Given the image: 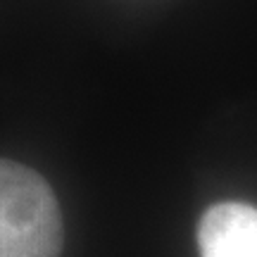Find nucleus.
I'll list each match as a JSON object with an SVG mask.
<instances>
[{
	"label": "nucleus",
	"mask_w": 257,
	"mask_h": 257,
	"mask_svg": "<svg viewBox=\"0 0 257 257\" xmlns=\"http://www.w3.org/2000/svg\"><path fill=\"white\" fill-rule=\"evenodd\" d=\"M62 212L50 184L29 167L0 160V257H60Z\"/></svg>",
	"instance_id": "1"
},
{
	"label": "nucleus",
	"mask_w": 257,
	"mask_h": 257,
	"mask_svg": "<svg viewBox=\"0 0 257 257\" xmlns=\"http://www.w3.org/2000/svg\"><path fill=\"white\" fill-rule=\"evenodd\" d=\"M198 248L200 257H257V207L212 205L198 226Z\"/></svg>",
	"instance_id": "2"
}]
</instances>
